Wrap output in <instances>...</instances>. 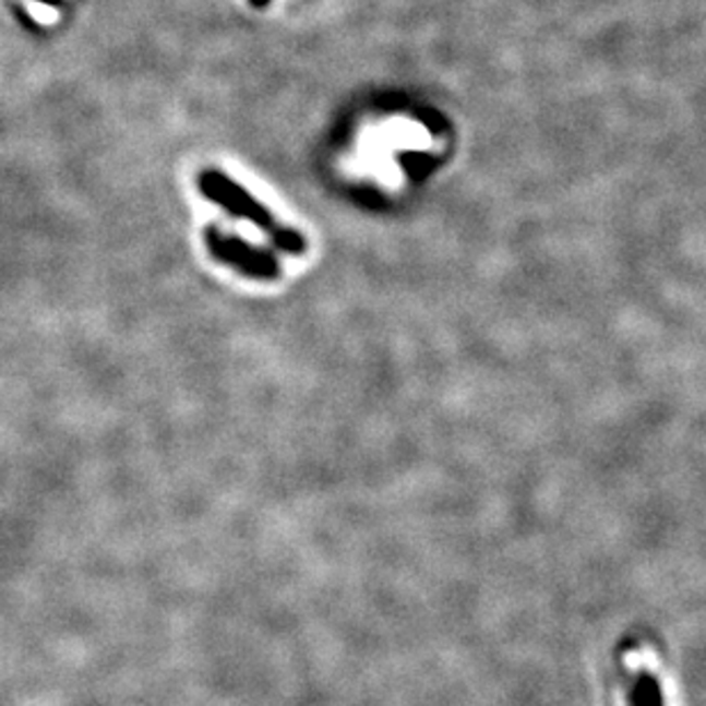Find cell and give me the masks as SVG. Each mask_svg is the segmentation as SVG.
<instances>
[{
    "mask_svg": "<svg viewBox=\"0 0 706 706\" xmlns=\"http://www.w3.org/2000/svg\"><path fill=\"white\" fill-rule=\"evenodd\" d=\"M204 246L216 262L232 266L246 278L266 283L280 278V262L271 250L248 243L237 235H227L214 223L204 230Z\"/></svg>",
    "mask_w": 706,
    "mask_h": 706,
    "instance_id": "7a4b0ae2",
    "label": "cell"
},
{
    "mask_svg": "<svg viewBox=\"0 0 706 706\" xmlns=\"http://www.w3.org/2000/svg\"><path fill=\"white\" fill-rule=\"evenodd\" d=\"M266 3H268V0H253V5H255V8H264Z\"/></svg>",
    "mask_w": 706,
    "mask_h": 706,
    "instance_id": "277c9868",
    "label": "cell"
},
{
    "mask_svg": "<svg viewBox=\"0 0 706 706\" xmlns=\"http://www.w3.org/2000/svg\"><path fill=\"white\" fill-rule=\"evenodd\" d=\"M631 706H666L663 691L654 674L641 672L631 689Z\"/></svg>",
    "mask_w": 706,
    "mask_h": 706,
    "instance_id": "3957f363",
    "label": "cell"
},
{
    "mask_svg": "<svg viewBox=\"0 0 706 706\" xmlns=\"http://www.w3.org/2000/svg\"><path fill=\"white\" fill-rule=\"evenodd\" d=\"M44 3H47V5H60L62 0H44Z\"/></svg>",
    "mask_w": 706,
    "mask_h": 706,
    "instance_id": "5b68a950",
    "label": "cell"
},
{
    "mask_svg": "<svg viewBox=\"0 0 706 706\" xmlns=\"http://www.w3.org/2000/svg\"><path fill=\"white\" fill-rule=\"evenodd\" d=\"M198 191L214 204H218V207L225 210L230 216L250 220L255 227H260V230L271 239V243L278 250H283V253L303 255L308 250V239L299 230H291V227L283 225L262 202H258L225 172L216 168L202 170L198 175Z\"/></svg>",
    "mask_w": 706,
    "mask_h": 706,
    "instance_id": "6da1fadb",
    "label": "cell"
}]
</instances>
